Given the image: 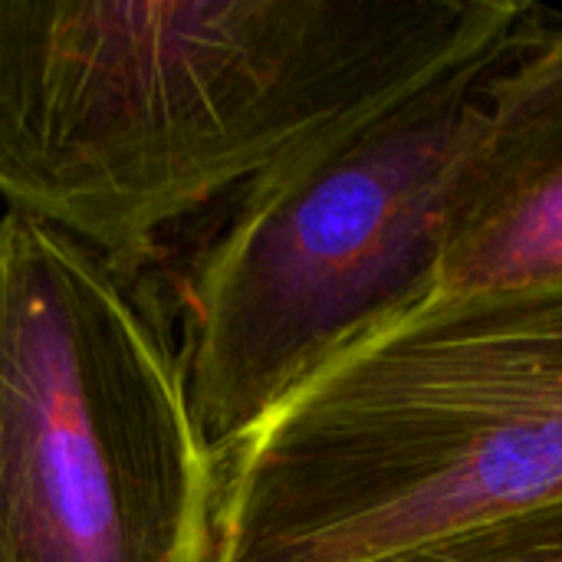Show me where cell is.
I'll return each mask as SVG.
<instances>
[{
    "mask_svg": "<svg viewBox=\"0 0 562 562\" xmlns=\"http://www.w3.org/2000/svg\"><path fill=\"white\" fill-rule=\"evenodd\" d=\"M530 20L435 82L313 138L227 201L178 280L184 375L211 445L438 293L451 171L494 69Z\"/></svg>",
    "mask_w": 562,
    "mask_h": 562,
    "instance_id": "3957f363",
    "label": "cell"
},
{
    "mask_svg": "<svg viewBox=\"0 0 562 562\" xmlns=\"http://www.w3.org/2000/svg\"><path fill=\"white\" fill-rule=\"evenodd\" d=\"M366 562H562V504L458 530Z\"/></svg>",
    "mask_w": 562,
    "mask_h": 562,
    "instance_id": "8992f818",
    "label": "cell"
},
{
    "mask_svg": "<svg viewBox=\"0 0 562 562\" xmlns=\"http://www.w3.org/2000/svg\"><path fill=\"white\" fill-rule=\"evenodd\" d=\"M217 448L161 313L99 250L0 217V562H217Z\"/></svg>",
    "mask_w": 562,
    "mask_h": 562,
    "instance_id": "277c9868",
    "label": "cell"
},
{
    "mask_svg": "<svg viewBox=\"0 0 562 562\" xmlns=\"http://www.w3.org/2000/svg\"><path fill=\"white\" fill-rule=\"evenodd\" d=\"M221 464L217 562H366L562 504V283L435 293Z\"/></svg>",
    "mask_w": 562,
    "mask_h": 562,
    "instance_id": "7a4b0ae2",
    "label": "cell"
},
{
    "mask_svg": "<svg viewBox=\"0 0 562 562\" xmlns=\"http://www.w3.org/2000/svg\"><path fill=\"white\" fill-rule=\"evenodd\" d=\"M562 283V13L540 7L484 89L441 221L438 293Z\"/></svg>",
    "mask_w": 562,
    "mask_h": 562,
    "instance_id": "5b68a950",
    "label": "cell"
},
{
    "mask_svg": "<svg viewBox=\"0 0 562 562\" xmlns=\"http://www.w3.org/2000/svg\"><path fill=\"white\" fill-rule=\"evenodd\" d=\"M533 13L524 0H0V198L135 277L168 227Z\"/></svg>",
    "mask_w": 562,
    "mask_h": 562,
    "instance_id": "6da1fadb",
    "label": "cell"
}]
</instances>
